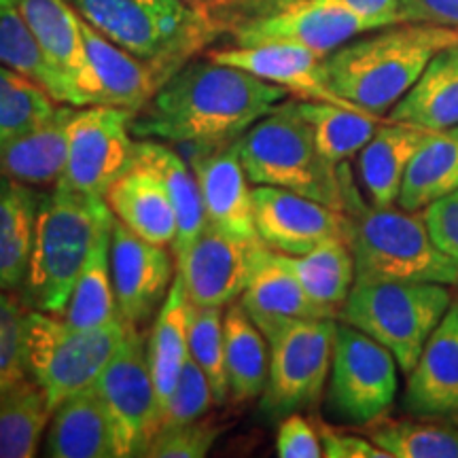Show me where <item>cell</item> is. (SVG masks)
Segmentation results:
<instances>
[{
	"label": "cell",
	"instance_id": "1",
	"mask_svg": "<svg viewBox=\"0 0 458 458\" xmlns=\"http://www.w3.org/2000/svg\"><path fill=\"white\" fill-rule=\"evenodd\" d=\"M289 91L242 68L189 60L131 119L136 139L213 148L238 140Z\"/></svg>",
	"mask_w": 458,
	"mask_h": 458
},
{
	"label": "cell",
	"instance_id": "2",
	"mask_svg": "<svg viewBox=\"0 0 458 458\" xmlns=\"http://www.w3.org/2000/svg\"><path fill=\"white\" fill-rule=\"evenodd\" d=\"M456 43V28L393 24L325 55V79L344 100L385 117L414 88L428 62Z\"/></svg>",
	"mask_w": 458,
	"mask_h": 458
},
{
	"label": "cell",
	"instance_id": "3",
	"mask_svg": "<svg viewBox=\"0 0 458 458\" xmlns=\"http://www.w3.org/2000/svg\"><path fill=\"white\" fill-rule=\"evenodd\" d=\"M346 242L354 259V283L458 284V261L435 246L425 216L411 210L368 204L342 164Z\"/></svg>",
	"mask_w": 458,
	"mask_h": 458
},
{
	"label": "cell",
	"instance_id": "4",
	"mask_svg": "<svg viewBox=\"0 0 458 458\" xmlns=\"http://www.w3.org/2000/svg\"><path fill=\"white\" fill-rule=\"evenodd\" d=\"M113 216L105 198L85 196L64 182L43 193L28 272L17 293L26 308L62 317L91 244Z\"/></svg>",
	"mask_w": 458,
	"mask_h": 458
},
{
	"label": "cell",
	"instance_id": "5",
	"mask_svg": "<svg viewBox=\"0 0 458 458\" xmlns=\"http://www.w3.org/2000/svg\"><path fill=\"white\" fill-rule=\"evenodd\" d=\"M238 151L250 182L272 185L344 208L342 164L318 151L308 123L284 100L238 139Z\"/></svg>",
	"mask_w": 458,
	"mask_h": 458
},
{
	"label": "cell",
	"instance_id": "6",
	"mask_svg": "<svg viewBox=\"0 0 458 458\" xmlns=\"http://www.w3.org/2000/svg\"><path fill=\"white\" fill-rule=\"evenodd\" d=\"M108 41L174 74L216 34L185 0H68Z\"/></svg>",
	"mask_w": 458,
	"mask_h": 458
},
{
	"label": "cell",
	"instance_id": "7",
	"mask_svg": "<svg viewBox=\"0 0 458 458\" xmlns=\"http://www.w3.org/2000/svg\"><path fill=\"white\" fill-rule=\"evenodd\" d=\"M450 306L452 293L445 284L354 283L340 308V320L386 346L408 374Z\"/></svg>",
	"mask_w": 458,
	"mask_h": 458
},
{
	"label": "cell",
	"instance_id": "8",
	"mask_svg": "<svg viewBox=\"0 0 458 458\" xmlns=\"http://www.w3.org/2000/svg\"><path fill=\"white\" fill-rule=\"evenodd\" d=\"M270 346V374L259 411L267 420L312 408L329 382L335 318L267 317L255 320Z\"/></svg>",
	"mask_w": 458,
	"mask_h": 458
},
{
	"label": "cell",
	"instance_id": "9",
	"mask_svg": "<svg viewBox=\"0 0 458 458\" xmlns=\"http://www.w3.org/2000/svg\"><path fill=\"white\" fill-rule=\"evenodd\" d=\"M123 318L105 327L74 329L57 314L30 310L26 314V374L47 394L55 410L71 394L94 385L108 360L122 346Z\"/></svg>",
	"mask_w": 458,
	"mask_h": 458
},
{
	"label": "cell",
	"instance_id": "10",
	"mask_svg": "<svg viewBox=\"0 0 458 458\" xmlns=\"http://www.w3.org/2000/svg\"><path fill=\"white\" fill-rule=\"evenodd\" d=\"M397 359L386 346L348 323H337L327 405L348 425L365 427L385 416L399 391Z\"/></svg>",
	"mask_w": 458,
	"mask_h": 458
},
{
	"label": "cell",
	"instance_id": "11",
	"mask_svg": "<svg viewBox=\"0 0 458 458\" xmlns=\"http://www.w3.org/2000/svg\"><path fill=\"white\" fill-rule=\"evenodd\" d=\"M111 414L117 456H142L159 431L157 394L148 368L147 337L128 327L122 346L94 382Z\"/></svg>",
	"mask_w": 458,
	"mask_h": 458
},
{
	"label": "cell",
	"instance_id": "12",
	"mask_svg": "<svg viewBox=\"0 0 458 458\" xmlns=\"http://www.w3.org/2000/svg\"><path fill=\"white\" fill-rule=\"evenodd\" d=\"M134 111L119 106H79L68 125L66 170L57 182L91 198H106L113 182L134 162Z\"/></svg>",
	"mask_w": 458,
	"mask_h": 458
},
{
	"label": "cell",
	"instance_id": "13",
	"mask_svg": "<svg viewBox=\"0 0 458 458\" xmlns=\"http://www.w3.org/2000/svg\"><path fill=\"white\" fill-rule=\"evenodd\" d=\"M111 272L119 317L128 327L142 329L148 320L156 318L174 280L170 253L164 246L136 236L114 216Z\"/></svg>",
	"mask_w": 458,
	"mask_h": 458
},
{
	"label": "cell",
	"instance_id": "14",
	"mask_svg": "<svg viewBox=\"0 0 458 458\" xmlns=\"http://www.w3.org/2000/svg\"><path fill=\"white\" fill-rule=\"evenodd\" d=\"M257 236L267 249L284 255H306L334 238L346 240L342 210L272 185L253 189Z\"/></svg>",
	"mask_w": 458,
	"mask_h": 458
},
{
	"label": "cell",
	"instance_id": "15",
	"mask_svg": "<svg viewBox=\"0 0 458 458\" xmlns=\"http://www.w3.org/2000/svg\"><path fill=\"white\" fill-rule=\"evenodd\" d=\"M363 32L374 30L340 4L327 0H303L278 13L242 24L229 34L233 43L242 47L270 43L295 45L325 57Z\"/></svg>",
	"mask_w": 458,
	"mask_h": 458
},
{
	"label": "cell",
	"instance_id": "16",
	"mask_svg": "<svg viewBox=\"0 0 458 458\" xmlns=\"http://www.w3.org/2000/svg\"><path fill=\"white\" fill-rule=\"evenodd\" d=\"M257 242L261 240L246 242L206 223L187 255L176 261L189 301L221 308L236 301L249 283Z\"/></svg>",
	"mask_w": 458,
	"mask_h": 458
},
{
	"label": "cell",
	"instance_id": "17",
	"mask_svg": "<svg viewBox=\"0 0 458 458\" xmlns=\"http://www.w3.org/2000/svg\"><path fill=\"white\" fill-rule=\"evenodd\" d=\"M38 45L71 85L77 106L98 105V81L85 49L81 15L68 0H13Z\"/></svg>",
	"mask_w": 458,
	"mask_h": 458
},
{
	"label": "cell",
	"instance_id": "18",
	"mask_svg": "<svg viewBox=\"0 0 458 458\" xmlns=\"http://www.w3.org/2000/svg\"><path fill=\"white\" fill-rule=\"evenodd\" d=\"M191 170L202 193L206 223L246 242L259 240L255 227L253 189L249 187V176L240 159L238 140L199 148Z\"/></svg>",
	"mask_w": 458,
	"mask_h": 458
},
{
	"label": "cell",
	"instance_id": "19",
	"mask_svg": "<svg viewBox=\"0 0 458 458\" xmlns=\"http://www.w3.org/2000/svg\"><path fill=\"white\" fill-rule=\"evenodd\" d=\"M403 410L420 418H458V300L428 335L408 374Z\"/></svg>",
	"mask_w": 458,
	"mask_h": 458
},
{
	"label": "cell",
	"instance_id": "20",
	"mask_svg": "<svg viewBox=\"0 0 458 458\" xmlns=\"http://www.w3.org/2000/svg\"><path fill=\"white\" fill-rule=\"evenodd\" d=\"M208 57L221 64L242 68L263 81L280 85L289 94H295L297 98L359 108L329 88L323 71V57L303 47L278 43L250 45V47L233 45V47L210 51Z\"/></svg>",
	"mask_w": 458,
	"mask_h": 458
},
{
	"label": "cell",
	"instance_id": "21",
	"mask_svg": "<svg viewBox=\"0 0 458 458\" xmlns=\"http://www.w3.org/2000/svg\"><path fill=\"white\" fill-rule=\"evenodd\" d=\"M81 30L89 64L98 81V105L139 113L172 77V72L164 66L142 60L108 41L105 34L91 28L83 17Z\"/></svg>",
	"mask_w": 458,
	"mask_h": 458
},
{
	"label": "cell",
	"instance_id": "22",
	"mask_svg": "<svg viewBox=\"0 0 458 458\" xmlns=\"http://www.w3.org/2000/svg\"><path fill=\"white\" fill-rule=\"evenodd\" d=\"M45 456L119 458L111 414L94 385L66 397L54 410Z\"/></svg>",
	"mask_w": 458,
	"mask_h": 458
},
{
	"label": "cell",
	"instance_id": "23",
	"mask_svg": "<svg viewBox=\"0 0 458 458\" xmlns=\"http://www.w3.org/2000/svg\"><path fill=\"white\" fill-rule=\"evenodd\" d=\"M79 106L60 105L54 114L0 147V174L32 187L57 185L68 157V125Z\"/></svg>",
	"mask_w": 458,
	"mask_h": 458
},
{
	"label": "cell",
	"instance_id": "24",
	"mask_svg": "<svg viewBox=\"0 0 458 458\" xmlns=\"http://www.w3.org/2000/svg\"><path fill=\"white\" fill-rule=\"evenodd\" d=\"M113 215L147 242L168 246L176 238V215L156 170L131 162L106 193Z\"/></svg>",
	"mask_w": 458,
	"mask_h": 458
},
{
	"label": "cell",
	"instance_id": "25",
	"mask_svg": "<svg viewBox=\"0 0 458 458\" xmlns=\"http://www.w3.org/2000/svg\"><path fill=\"white\" fill-rule=\"evenodd\" d=\"M240 303L253 320L267 317L337 318L306 293L284 263L283 253L267 249L263 242L255 244L250 276Z\"/></svg>",
	"mask_w": 458,
	"mask_h": 458
},
{
	"label": "cell",
	"instance_id": "26",
	"mask_svg": "<svg viewBox=\"0 0 458 458\" xmlns=\"http://www.w3.org/2000/svg\"><path fill=\"white\" fill-rule=\"evenodd\" d=\"M431 130L411 128L405 123L385 122L359 153V174L365 196L380 208L394 206L403 185L405 170L416 148Z\"/></svg>",
	"mask_w": 458,
	"mask_h": 458
},
{
	"label": "cell",
	"instance_id": "27",
	"mask_svg": "<svg viewBox=\"0 0 458 458\" xmlns=\"http://www.w3.org/2000/svg\"><path fill=\"white\" fill-rule=\"evenodd\" d=\"M189 314H191V301L187 297L181 274L176 272L168 297L156 314L147 337L148 368H151L153 386L157 394L159 425H162L164 410L174 391L182 365L189 359Z\"/></svg>",
	"mask_w": 458,
	"mask_h": 458
},
{
	"label": "cell",
	"instance_id": "28",
	"mask_svg": "<svg viewBox=\"0 0 458 458\" xmlns=\"http://www.w3.org/2000/svg\"><path fill=\"white\" fill-rule=\"evenodd\" d=\"M386 119L431 131L458 125V43L428 62L414 88L393 106Z\"/></svg>",
	"mask_w": 458,
	"mask_h": 458
},
{
	"label": "cell",
	"instance_id": "29",
	"mask_svg": "<svg viewBox=\"0 0 458 458\" xmlns=\"http://www.w3.org/2000/svg\"><path fill=\"white\" fill-rule=\"evenodd\" d=\"M43 193L0 174V289L20 293L30 261Z\"/></svg>",
	"mask_w": 458,
	"mask_h": 458
},
{
	"label": "cell",
	"instance_id": "30",
	"mask_svg": "<svg viewBox=\"0 0 458 458\" xmlns=\"http://www.w3.org/2000/svg\"><path fill=\"white\" fill-rule=\"evenodd\" d=\"M134 159L156 170L168 191L176 215V238L172 246H174L176 261H181L206 225L202 193L196 174L174 148L148 139L136 142Z\"/></svg>",
	"mask_w": 458,
	"mask_h": 458
},
{
	"label": "cell",
	"instance_id": "31",
	"mask_svg": "<svg viewBox=\"0 0 458 458\" xmlns=\"http://www.w3.org/2000/svg\"><path fill=\"white\" fill-rule=\"evenodd\" d=\"M458 189V125L428 131L405 170L397 206L422 213Z\"/></svg>",
	"mask_w": 458,
	"mask_h": 458
},
{
	"label": "cell",
	"instance_id": "32",
	"mask_svg": "<svg viewBox=\"0 0 458 458\" xmlns=\"http://www.w3.org/2000/svg\"><path fill=\"white\" fill-rule=\"evenodd\" d=\"M229 401L246 403L261 397L270 374V346L242 303L232 301L223 317Z\"/></svg>",
	"mask_w": 458,
	"mask_h": 458
},
{
	"label": "cell",
	"instance_id": "33",
	"mask_svg": "<svg viewBox=\"0 0 458 458\" xmlns=\"http://www.w3.org/2000/svg\"><path fill=\"white\" fill-rule=\"evenodd\" d=\"M113 219H108L100 227L88 259L83 263V270L72 286L64 312H62L64 323L74 329L105 327L113 320L122 318L117 300H114L111 272Z\"/></svg>",
	"mask_w": 458,
	"mask_h": 458
},
{
	"label": "cell",
	"instance_id": "34",
	"mask_svg": "<svg viewBox=\"0 0 458 458\" xmlns=\"http://www.w3.org/2000/svg\"><path fill=\"white\" fill-rule=\"evenodd\" d=\"M295 111L310 128L318 151L340 165L360 153L386 117L363 108H348L320 100H293Z\"/></svg>",
	"mask_w": 458,
	"mask_h": 458
},
{
	"label": "cell",
	"instance_id": "35",
	"mask_svg": "<svg viewBox=\"0 0 458 458\" xmlns=\"http://www.w3.org/2000/svg\"><path fill=\"white\" fill-rule=\"evenodd\" d=\"M51 414L47 394L30 377L0 388V458L37 456Z\"/></svg>",
	"mask_w": 458,
	"mask_h": 458
},
{
	"label": "cell",
	"instance_id": "36",
	"mask_svg": "<svg viewBox=\"0 0 458 458\" xmlns=\"http://www.w3.org/2000/svg\"><path fill=\"white\" fill-rule=\"evenodd\" d=\"M365 433L391 458H458L456 418L380 416Z\"/></svg>",
	"mask_w": 458,
	"mask_h": 458
},
{
	"label": "cell",
	"instance_id": "37",
	"mask_svg": "<svg viewBox=\"0 0 458 458\" xmlns=\"http://www.w3.org/2000/svg\"><path fill=\"white\" fill-rule=\"evenodd\" d=\"M0 64L32 79L60 105L77 106L71 85L47 60L13 0H0Z\"/></svg>",
	"mask_w": 458,
	"mask_h": 458
},
{
	"label": "cell",
	"instance_id": "38",
	"mask_svg": "<svg viewBox=\"0 0 458 458\" xmlns=\"http://www.w3.org/2000/svg\"><path fill=\"white\" fill-rule=\"evenodd\" d=\"M283 259L306 293L340 318V308L354 284V259L346 240H327L306 255L283 253Z\"/></svg>",
	"mask_w": 458,
	"mask_h": 458
},
{
	"label": "cell",
	"instance_id": "39",
	"mask_svg": "<svg viewBox=\"0 0 458 458\" xmlns=\"http://www.w3.org/2000/svg\"><path fill=\"white\" fill-rule=\"evenodd\" d=\"M57 106L41 85L0 64V147L45 122Z\"/></svg>",
	"mask_w": 458,
	"mask_h": 458
},
{
	"label": "cell",
	"instance_id": "40",
	"mask_svg": "<svg viewBox=\"0 0 458 458\" xmlns=\"http://www.w3.org/2000/svg\"><path fill=\"white\" fill-rule=\"evenodd\" d=\"M223 317L225 312L221 306H193V303L189 314V354L208 376L216 405L229 401Z\"/></svg>",
	"mask_w": 458,
	"mask_h": 458
},
{
	"label": "cell",
	"instance_id": "41",
	"mask_svg": "<svg viewBox=\"0 0 458 458\" xmlns=\"http://www.w3.org/2000/svg\"><path fill=\"white\" fill-rule=\"evenodd\" d=\"M213 403L215 393L213 386H210L208 376H206L204 369L196 363V359L189 354V359L181 369L179 380H176L174 391H172L168 405H165L164 410L159 428H168L198 420V418L208 414Z\"/></svg>",
	"mask_w": 458,
	"mask_h": 458
},
{
	"label": "cell",
	"instance_id": "42",
	"mask_svg": "<svg viewBox=\"0 0 458 458\" xmlns=\"http://www.w3.org/2000/svg\"><path fill=\"white\" fill-rule=\"evenodd\" d=\"M26 314L24 301L0 289V388L28 377L24 359Z\"/></svg>",
	"mask_w": 458,
	"mask_h": 458
},
{
	"label": "cell",
	"instance_id": "43",
	"mask_svg": "<svg viewBox=\"0 0 458 458\" xmlns=\"http://www.w3.org/2000/svg\"><path fill=\"white\" fill-rule=\"evenodd\" d=\"M221 427L213 418H198L168 428H159L151 444L147 445V458H204L213 448Z\"/></svg>",
	"mask_w": 458,
	"mask_h": 458
},
{
	"label": "cell",
	"instance_id": "44",
	"mask_svg": "<svg viewBox=\"0 0 458 458\" xmlns=\"http://www.w3.org/2000/svg\"><path fill=\"white\" fill-rule=\"evenodd\" d=\"M303 0H208L199 13L219 37L223 32H233L236 28L249 21L267 17L278 11L300 4Z\"/></svg>",
	"mask_w": 458,
	"mask_h": 458
},
{
	"label": "cell",
	"instance_id": "45",
	"mask_svg": "<svg viewBox=\"0 0 458 458\" xmlns=\"http://www.w3.org/2000/svg\"><path fill=\"white\" fill-rule=\"evenodd\" d=\"M276 454L280 458H320L323 444H320L318 428L300 411L284 416L278 422Z\"/></svg>",
	"mask_w": 458,
	"mask_h": 458
},
{
	"label": "cell",
	"instance_id": "46",
	"mask_svg": "<svg viewBox=\"0 0 458 458\" xmlns=\"http://www.w3.org/2000/svg\"><path fill=\"white\" fill-rule=\"evenodd\" d=\"M422 216L435 246L458 261V189L428 204Z\"/></svg>",
	"mask_w": 458,
	"mask_h": 458
},
{
	"label": "cell",
	"instance_id": "47",
	"mask_svg": "<svg viewBox=\"0 0 458 458\" xmlns=\"http://www.w3.org/2000/svg\"><path fill=\"white\" fill-rule=\"evenodd\" d=\"M399 24H431L458 30V0H399Z\"/></svg>",
	"mask_w": 458,
	"mask_h": 458
},
{
	"label": "cell",
	"instance_id": "48",
	"mask_svg": "<svg viewBox=\"0 0 458 458\" xmlns=\"http://www.w3.org/2000/svg\"><path fill=\"white\" fill-rule=\"evenodd\" d=\"M320 444H323V456L327 458H391L385 450H380L369 437L342 433L337 428L318 422Z\"/></svg>",
	"mask_w": 458,
	"mask_h": 458
},
{
	"label": "cell",
	"instance_id": "49",
	"mask_svg": "<svg viewBox=\"0 0 458 458\" xmlns=\"http://www.w3.org/2000/svg\"><path fill=\"white\" fill-rule=\"evenodd\" d=\"M327 3L340 4L351 13L359 15L371 30L399 24L397 7L399 0H327Z\"/></svg>",
	"mask_w": 458,
	"mask_h": 458
},
{
	"label": "cell",
	"instance_id": "50",
	"mask_svg": "<svg viewBox=\"0 0 458 458\" xmlns=\"http://www.w3.org/2000/svg\"><path fill=\"white\" fill-rule=\"evenodd\" d=\"M185 3H187V4H191V7H196V9L199 11V9L204 7L206 3H208V0H185Z\"/></svg>",
	"mask_w": 458,
	"mask_h": 458
}]
</instances>
